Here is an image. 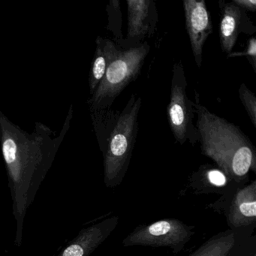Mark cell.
<instances>
[{"label":"cell","instance_id":"obj_1","mask_svg":"<svg viewBox=\"0 0 256 256\" xmlns=\"http://www.w3.org/2000/svg\"><path fill=\"white\" fill-rule=\"evenodd\" d=\"M73 106L58 137L41 122L34 132L24 131L0 110V143L8 175L17 228L14 244L20 246L26 212L34 203L40 186L50 170L56 152L67 134L73 116Z\"/></svg>","mask_w":256,"mask_h":256},{"label":"cell","instance_id":"obj_2","mask_svg":"<svg viewBox=\"0 0 256 256\" xmlns=\"http://www.w3.org/2000/svg\"><path fill=\"white\" fill-rule=\"evenodd\" d=\"M196 128L202 154L211 158L232 181L244 182L248 172L256 173V149L239 127L211 113L194 91Z\"/></svg>","mask_w":256,"mask_h":256},{"label":"cell","instance_id":"obj_3","mask_svg":"<svg viewBox=\"0 0 256 256\" xmlns=\"http://www.w3.org/2000/svg\"><path fill=\"white\" fill-rule=\"evenodd\" d=\"M142 104V98L132 94L100 146L104 156V182L108 188L120 185L128 170L137 140Z\"/></svg>","mask_w":256,"mask_h":256},{"label":"cell","instance_id":"obj_4","mask_svg":"<svg viewBox=\"0 0 256 256\" xmlns=\"http://www.w3.org/2000/svg\"><path fill=\"white\" fill-rule=\"evenodd\" d=\"M150 46L144 42L128 50L120 48L95 92L88 100L91 112L107 110L132 82L138 77Z\"/></svg>","mask_w":256,"mask_h":256},{"label":"cell","instance_id":"obj_5","mask_svg":"<svg viewBox=\"0 0 256 256\" xmlns=\"http://www.w3.org/2000/svg\"><path fill=\"white\" fill-rule=\"evenodd\" d=\"M187 80L182 61L175 62L172 70L170 102L167 107L169 126L175 140L184 145L187 142L196 145L199 134L194 126L196 110L186 94Z\"/></svg>","mask_w":256,"mask_h":256},{"label":"cell","instance_id":"obj_6","mask_svg":"<svg viewBox=\"0 0 256 256\" xmlns=\"http://www.w3.org/2000/svg\"><path fill=\"white\" fill-rule=\"evenodd\" d=\"M194 228L176 218H163L138 226L124 238L122 245L168 247L174 254H179L196 233Z\"/></svg>","mask_w":256,"mask_h":256},{"label":"cell","instance_id":"obj_7","mask_svg":"<svg viewBox=\"0 0 256 256\" xmlns=\"http://www.w3.org/2000/svg\"><path fill=\"white\" fill-rule=\"evenodd\" d=\"M126 4V37L118 46L122 50L138 47L146 37L152 36L158 20L156 2L152 0H128Z\"/></svg>","mask_w":256,"mask_h":256},{"label":"cell","instance_id":"obj_8","mask_svg":"<svg viewBox=\"0 0 256 256\" xmlns=\"http://www.w3.org/2000/svg\"><path fill=\"white\" fill-rule=\"evenodd\" d=\"M186 28L198 68L202 65L203 48L212 32L210 14L204 0H184Z\"/></svg>","mask_w":256,"mask_h":256},{"label":"cell","instance_id":"obj_9","mask_svg":"<svg viewBox=\"0 0 256 256\" xmlns=\"http://www.w3.org/2000/svg\"><path fill=\"white\" fill-rule=\"evenodd\" d=\"M220 20L218 34L222 50L226 54L232 53L236 40L240 34L252 35L256 28L253 24L246 12L232 2L218 1Z\"/></svg>","mask_w":256,"mask_h":256},{"label":"cell","instance_id":"obj_10","mask_svg":"<svg viewBox=\"0 0 256 256\" xmlns=\"http://www.w3.org/2000/svg\"><path fill=\"white\" fill-rule=\"evenodd\" d=\"M119 217H109L82 229L58 256H90L113 233L119 223Z\"/></svg>","mask_w":256,"mask_h":256},{"label":"cell","instance_id":"obj_11","mask_svg":"<svg viewBox=\"0 0 256 256\" xmlns=\"http://www.w3.org/2000/svg\"><path fill=\"white\" fill-rule=\"evenodd\" d=\"M228 224L234 228L254 224L256 220V180L236 191L227 212Z\"/></svg>","mask_w":256,"mask_h":256},{"label":"cell","instance_id":"obj_12","mask_svg":"<svg viewBox=\"0 0 256 256\" xmlns=\"http://www.w3.org/2000/svg\"><path fill=\"white\" fill-rule=\"evenodd\" d=\"M232 181L222 170L212 164L200 166L188 180L190 188L197 194L222 192Z\"/></svg>","mask_w":256,"mask_h":256},{"label":"cell","instance_id":"obj_13","mask_svg":"<svg viewBox=\"0 0 256 256\" xmlns=\"http://www.w3.org/2000/svg\"><path fill=\"white\" fill-rule=\"evenodd\" d=\"M96 48L89 74L90 92L92 96L106 74L109 65L119 52L120 48L112 40L97 37Z\"/></svg>","mask_w":256,"mask_h":256},{"label":"cell","instance_id":"obj_14","mask_svg":"<svg viewBox=\"0 0 256 256\" xmlns=\"http://www.w3.org/2000/svg\"><path fill=\"white\" fill-rule=\"evenodd\" d=\"M234 245V232L224 230L211 236L188 256H228Z\"/></svg>","mask_w":256,"mask_h":256},{"label":"cell","instance_id":"obj_15","mask_svg":"<svg viewBox=\"0 0 256 256\" xmlns=\"http://www.w3.org/2000/svg\"><path fill=\"white\" fill-rule=\"evenodd\" d=\"M107 11L109 20L108 29L113 32L116 40V44L118 46L124 38L121 32V12L119 1H110L108 6Z\"/></svg>","mask_w":256,"mask_h":256},{"label":"cell","instance_id":"obj_16","mask_svg":"<svg viewBox=\"0 0 256 256\" xmlns=\"http://www.w3.org/2000/svg\"><path fill=\"white\" fill-rule=\"evenodd\" d=\"M238 94L252 124L256 128V96L247 88L245 84H242L240 86Z\"/></svg>","mask_w":256,"mask_h":256},{"label":"cell","instance_id":"obj_17","mask_svg":"<svg viewBox=\"0 0 256 256\" xmlns=\"http://www.w3.org/2000/svg\"><path fill=\"white\" fill-rule=\"evenodd\" d=\"M235 56H245L248 64L256 73V40L254 37H252L247 42L245 52H235L228 55V58H235Z\"/></svg>","mask_w":256,"mask_h":256},{"label":"cell","instance_id":"obj_18","mask_svg":"<svg viewBox=\"0 0 256 256\" xmlns=\"http://www.w3.org/2000/svg\"><path fill=\"white\" fill-rule=\"evenodd\" d=\"M232 2L245 10L246 12H254L256 11V0H233Z\"/></svg>","mask_w":256,"mask_h":256},{"label":"cell","instance_id":"obj_19","mask_svg":"<svg viewBox=\"0 0 256 256\" xmlns=\"http://www.w3.org/2000/svg\"><path fill=\"white\" fill-rule=\"evenodd\" d=\"M252 256H256V254H253Z\"/></svg>","mask_w":256,"mask_h":256}]
</instances>
